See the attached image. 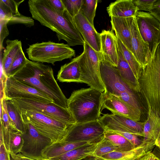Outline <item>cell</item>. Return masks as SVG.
Listing matches in <instances>:
<instances>
[{
	"label": "cell",
	"mask_w": 160,
	"mask_h": 160,
	"mask_svg": "<svg viewBox=\"0 0 160 160\" xmlns=\"http://www.w3.org/2000/svg\"><path fill=\"white\" fill-rule=\"evenodd\" d=\"M28 4L32 18L56 32L59 41H65L70 47L83 45L85 41L66 9L59 13L48 0H29Z\"/></svg>",
	"instance_id": "obj_1"
},
{
	"label": "cell",
	"mask_w": 160,
	"mask_h": 160,
	"mask_svg": "<svg viewBox=\"0 0 160 160\" xmlns=\"http://www.w3.org/2000/svg\"><path fill=\"white\" fill-rule=\"evenodd\" d=\"M13 77L44 93L56 105L68 108V99L55 79L53 69L50 66L29 60Z\"/></svg>",
	"instance_id": "obj_2"
},
{
	"label": "cell",
	"mask_w": 160,
	"mask_h": 160,
	"mask_svg": "<svg viewBox=\"0 0 160 160\" xmlns=\"http://www.w3.org/2000/svg\"><path fill=\"white\" fill-rule=\"evenodd\" d=\"M140 94L148 108L160 117V43L155 45L138 79Z\"/></svg>",
	"instance_id": "obj_3"
},
{
	"label": "cell",
	"mask_w": 160,
	"mask_h": 160,
	"mask_svg": "<svg viewBox=\"0 0 160 160\" xmlns=\"http://www.w3.org/2000/svg\"><path fill=\"white\" fill-rule=\"evenodd\" d=\"M103 92L90 87L73 91L68 99V108L76 123L98 120L100 117Z\"/></svg>",
	"instance_id": "obj_4"
},
{
	"label": "cell",
	"mask_w": 160,
	"mask_h": 160,
	"mask_svg": "<svg viewBox=\"0 0 160 160\" xmlns=\"http://www.w3.org/2000/svg\"><path fill=\"white\" fill-rule=\"evenodd\" d=\"M19 110L24 123L31 124L39 133L50 139L52 143L63 140L73 125L37 112L23 109Z\"/></svg>",
	"instance_id": "obj_5"
},
{
	"label": "cell",
	"mask_w": 160,
	"mask_h": 160,
	"mask_svg": "<svg viewBox=\"0 0 160 160\" xmlns=\"http://www.w3.org/2000/svg\"><path fill=\"white\" fill-rule=\"evenodd\" d=\"M83 50L78 61L81 76L80 83L102 92L105 88L100 73V63L103 60L101 52L95 51L85 42Z\"/></svg>",
	"instance_id": "obj_6"
},
{
	"label": "cell",
	"mask_w": 160,
	"mask_h": 160,
	"mask_svg": "<svg viewBox=\"0 0 160 160\" xmlns=\"http://www.w3.org/2000/svg\"><path fill=\"white\" fill-rule=\"evenodd\" d=\"M26 51L30 61L52 65L75 56V50L67 44L50 41L30 45Z\"/></svg>",
	"instance_id": "obj_7"
},
{
	"label": "cell",
	"mask_w": 160,
	"mask_h": 160,
	"mask_svg": "<svg viewBox=\"0 0 160 160\" xmlns=\"http://www.w3.org/2000/svg\"><path fill=\"white\" fill-rule=\"evenodd\" d=\"M11 100L19 110L23 109L32 110L64 122L72 124L76 123L68 108L60 106L53 102H47L24 99Z\"/></svg>",
	"instance_id": "obj_8"
},
{
	"label": "cell",
	"mask_w": 160,
	"mask_h": 160,
	"mask_svg": "<svg viewBox=\"0 0 160 160\" xmlns=\"http://www.w3.org/2000/svg\"><path fill=\"white\" fill-rule=\"evenodd\" d=\"M105 130L98 120L74 124L63 140L98 143L104 137Z\"/></svg>",
	"instance_id": "obj_9"
},
{
	"label": "cell",
	"mask_w": 160,
	"mask_h": 160,
	"mask_svg": "<svg viewBox=\"0 0 160 160\" xmlns=\"http://www.w3.org/2000/svg\"><path fill=\"white\" fill-rule=\"evenodd\" d=\"M24 124L25 130L22 133L24 143L20 153L35 160H44L42 152L52 142L49 138L39 133L31 124Z\"/></svg>",
	"instance_id": "obj_10"
},
{
	"label": "cell",
	"mask_w": 160,
	"mask_h": 160,
	"mask_svg": "<svg viewBox=\"0 0 160 160\" xmlns=\"http://www.w3.org/2000/svg\"><path fill=\"white\" fill-rule=\"evenodd\" d=\"M4 93V98L6 99H24L47 102H53L52 100L44 93L17 80L13 77H7Z\"/></svg>",
	"instance_id": "obj_11"
},
{
	"label": "cell",
	"mask_w": 160,
	"mask_h": 160,
	"mask_svg": "<svg viewBox=\"0 0 160 160\" xmlns=\"http://www.w3.org/2000/svg\"><path fill=\"white\" fill-rule=\"evenodd\" d=\"M139 32L149 45L151 52L158 42L160 36V22L149 12L138 11L135 17Z\"/></svg>",
	"instance_id": "obj_12"
},
{
	"label": "cell",
	"mask_w": 160,
	"mask_h": 160,
	"mask_svg": "<svg viewBox=\"0 0 160 160\" xmlns=\"http://www.w3.org/2000/svg\"><path fill=\"white\" fill-rule=\"evenodd\" d=\"M132 52L142 68L148 64L151 56L149 45L143 39L139 32L135 17L130 18Z\"/></svg>",
	"instance_id": "obj_13"
},
{
	"label": "cell",
	"mask_w": 160,
	"mask_h": 160,
	"mask_svg": "<svg viewBox=\"0 0 160 160\" xmlns=\"http://www.w3.org/2000/svg\"><path fill=\"white\" fill-rule=\"evenodd\" d=\"M105 108L110 111L112 114L122 115L138 121L140 120L142 114L116 96L103 92L101 111Z\"/></svg>",
	"instance_id": "obj_14"
},
{
	"label": "cell",
	"mask_w": 160,
	"mask_h": 160,
	"mask_svg": "<svg viewBox=\"0 0 160 160\" xmlns=\"http://www.w3.org/2000/svg\"><path fill=\"white\" fill-rule=\"evenodd\" d=\"M101 52L103 60L116 67L118 63L117 39L113 31L103 30L100 33Z\"/></svg>",
	"instance_id": "obj_15"
},
{
	"label": "cell",
	"mask_w": 160,
	"mask_h": 160,
	"mask_svg": "<svg viewBox=\"0 0 160 160\" xmlns=\"http://www.w3.org/2000/svg\"><path fill=\"white\" fill-rule=\"evenodd\" d=\"M73 19L85 42L95 51L101 52L100 33L97 31L80 12Z\"/></svg>",
	"instance_id": "obj_16"
},
{
	"label": "cell",
	"mask_w": 160,
	"mask_h": 160,
	"mask_svg": "<svg viewBox=\"0 0 160 160\" xmlns=\"http://www.w3.org/2000/svg\"><path fill=\"white\" fill-rule=\"evenodd\" d=\"M156 146L155 142H144L133 149L127 151H113L97 158L100 160H139L152 152Z\"/></svg>",
	"instance_id": "obj_17"
},
{
	"label": "cell",
	"mask_w": 160,
	"mask_h": 160,
	"mask_svg": "<svg viewBox=\"0 0 160 160\" xmlns=\"http://www.w3.org/2000/svg\"><path fill=\"white\" fill-rule=\"evenodd\" d=\"M24 141L22 133L12 125L5 128L0 125V145L3 144L10 154L20 152Z\"/></svg>",
	"instance_id": "obj_18"
},
{
	"label": "cell",
	"mask_w": 160,
	"mask_h": 160,
	"mask_svg": "<svg viewBox=\"0 0 160 160\" xmlns=\"http://www.w3.org/2000/svg\"><path fill=\"white\" fill-rule=\"evenodd\" d=\"M111 23L112 30L124 45L132 52L130 18L112 16Z\"/></svg>",
	"instance_id": "obj_19"
},
{
	"label": "cell",
	"mask_w": 160,
	"mask_h": 160,
	"mask_svg": "<svg viewBox=\"0 0 160 160\" xmlns=\"http://www.w3.org/2000/svg\"><path fill=\"white\" fill-rule=\"evenodd\" d=\"M107 12L110 17H135L138 11L132 0H118L111 3L107 7Z\"/></svg>",
	"instance_id": "obj_20"
},
{
	"label": "cell",
	"mask_w": 160,
	"mask_h": 160,
	"mask_svg": "<svg viewBox=\"0 0 160 160\" xmlns=\"http://www.w3.org/2000/svg\"><path fill=\"white\" fill-rule=\"evenodd\" d=\"M90 143L88 142H70L63 140L52 143L42 152L44 160L54 158L72 149Z\"/></svg>",
	"instance_id": "obj_21"
},
{
	"label": "cell",
	"mask_w": 160,
	"mask_h": 160,
	"mask_svg": "<svg viewBox=\"0 0 160 160\" xmlns=\"http://www.w3.org/2000/svg\"><path fill=\"white\" fill-rule=\"evenodd\" d=\"M79 58V56H77L61 67L57 75L59 82H80L81 74L78 63Z\"/></svg>",
	"instance_id": "obj_22"
},
{
	"label": "cell",
	"mask_w": 160,
	"mask_h": 160,
	"mask_svg": "<svg viewBox=\"0 0 160 160\" xmlns=\"http://www.w3.org/2000/svg\"><path fill=\"white\" fill-rule=\"evenodd\" d=\"M118 63L116 67L119 74L129 87L138 94L140 92L138 81L136 78L130 66L118 49Z\"/></svg>",
	"instance_id": "obj_23"
},
{
	"label": "cell",
	"mask_w": 160,
	"mask_h": 160,
	"mask_svg": "<svg viewBox=\"0 0 160 160\" xmlns=\"http://www.w3.org/2000/svg\"><path fill=\"white\" fill-rule=\"evenodd\" d=\"M98 143H89L47 160H83L94 157V152Z\"/></svg>",
	"instance_id": "obj_24"
},
{
	"label": "cell",
	"mask_w": 160,
	"mask_h": 160,
	"mask_svg": "<svg viewBox=\"0 0 160 160\" xmlns=\"http://www.w3.org/2000/svg\"><path fill=\"white\" fill-rule=\"evenodd\" d=\"M6 47L3 53L1 61L2 67L5 75L8 77L12 64L21 48L22 44L18 39H7L5 41Z\"/></svg>",
	"instance_id": "obj_25"
},
{
	"label": "cell",
	"mask_w": 160,
	"mask_h": 160,
	"mask_svg": "<svg viewBox=\"0 0 160 160\" xmlns=\"http://www.w3.org/2000/svg\"><path fill=\"white\" fill-rule=\"evenodd\" d=\"M148 113L147 119L144 122L143 141L155 142L160 132V117L152 112Z\"/></svg>",
	"instance_id": "obj_26"
},
{
	"label": "cell",
	"mask_w": 160,
	"mask_h": 160,
	"mask_svg": "<svg viewBox=\"0 0 160 160\" xmlns=\"http://www.w3.org/2000/svg\"><path fill=\"white\" fill-rule=\"evenodd\" d=\"M116 121L120 123L129 133L139 137H143L144 122L134 120L124 116L111 114Z\"/></svg>",
	"instance_id": "obj_27"
},
{
	"label": "cell",
	"mask_w": 160,
	"mask_h": 160,
	"mask_svg": "<svg viewBox=\"0 0 160 160\" xmlns=\"http://www.w3.org/2000/svg\"><path fill=\"white\" fill-rule=\"evenodd\" d=\"M105 130L104 138L110 141L116 147V151H128L136 147L120 134L111 130Z\"/></svg>",
	"instance_id": "obj_28"
},
{
	"label": "cell",
	"mask_w": 160,
	"mask_h": 160,
	"mask_svg": "<svg viewBox=\"0 0 160 160\" xmlns=\"http://www.w3.org/2000/svg\"><path fill=\"white\" fill-rule=\"evenodd\" d=\"M116 37L117 39L118 50L123 55L125 59L130 66L136 78L138 80L142 71V68L132 53L127 49L116 36Z\"/></svg>",
	"instance_id": "obj_29"
},
{
	"label": "cell",
	"mask_w": 160,
	"mask_h": 160,
	"mask_svg": "<svg viewBox=\"0 0 160 160\" xmlns=\"http://www.w3.org/2000/svg\"><path fill=\"white\" fill-rule=\"evenodd\" d=\"M5 100L11 125L23 133L25 130V124L22 119L20 111L12 100Z\"/></svg>",
	"instance_id": "obj_30"
},
{
	"label": "cell",
	"mask_w": 160,
	"mask_h": 160,
	"mask_svg": "<svg viewBox=\"0 0 160 160\" xmlns=\"http://www.w3.org/2000/svg\"><path fill=\"white\" fill-rule=\"evenodd\" d=\"M98 0H82L80 12L93 26Z\"/></svg>",
	"instance_id": "obj_31"
},
{
	"label": "cell",
	"mask_w": 160,
	"mask_h": 160,
	"mask_svg": "<svg viewBox=\"0 0 160 160\" xmlns=\"http://www.w3.org/2000/svg\"><path fill=\"white\" fill-rule=\"evenodd\" d=\"M22 50L20 48L10 68L8 77H13L22 69L29 62Z\"/></svg>",
	"instance_id": "obj_32"
},
{
	"label": "cell",
	"mask_w": 160,
	"mask_h": 160,
	"mask_svg": "<svg viewBox=\"0 0 160 160\" xmlns=\"http://www.w3.org/2000/svg\"><path fill=\"white\" fill-rule=\"evenodd\" d=\"M112 130L114 132L122 135L133 145L137 147L139 146L143 142V139H140L137 135L128 132L119 123L113 126Z\"/></svg>",
	"instance_id": "obj_33"
},
{
	"label": "cell",
	"mask_w": 160,
	"mask_h": 160,
	"mask_svg": "<svg viewBox=\"0 0 160 160\" xmlns=\"http://www.w3.org/2000/svg\"><path fill=\"white\" fill-rule=\"evenodd\" d=\"M116 151V147L110 141L104 137L98 144L94 152V156L98 158L103 155Z\"/></svg>",
	"instance_id": "obj_34"
},
{
	"label": "cell",
	"mask_w": 160,
	"mask_h": 160,
	"mask_svg": "<svg viewBox=\"0 0 160 160\" xmlns=\"http://www.w3.org/2000/svg\"><path fill=\"white\" fill-rule=\"evenodd\" d=\"M66 10L73 18L80 12L82 0H62Z\"/></svg>",
	"instance_id": "obj_35"
},
{
	"label": "cell",
	"mask_w": 160,
	"mask_h": 160,
	"mask_svg": "<svg viewBox=\"0 0 160 160\" xmlns=\"http://www.w3.org/2000/svg\"><path fill=\"white\" fill-rule=\"evenodd\" d=\"M22 24L27 27H31L34 25L32 18L21 14L19 15L12 16L9 20L8 24Z\"/></svg>",
	"instance_id": "obj_36"
},
{
	"label": "cell",
	"mask_w": 160,
	"mask_h": 160,
	"mask_svg": "<svg viewBox=\"0 0 160 160\" xmlns=\"http://www.w3.org/2000/svg\"><path fill=\"white\" fill-rule=\"evenodd\" d=\"M156 0H132L139 11L149 12Z\"/></svg>",
	"instance_id": "obj_37"
},
{
	"label": "cell",
	"mask_w": 160,
	"mask_h": 160,
	"mask_svg": "<svg viewBox=\"0 0 160 160\" xmlns=\"http://www.w3.org/2000/svg\"><path fill=\"white\" fill-rule=\"evenodd\" d=\"M3 3L10 11L13 16L20 15L18 10L20 4L24 1L22 0H1Z\"/></svg>",
	"instance_id": "obj_38"
},
{
	"label": "cell",
	"mask_w": 160,
	"mask_h": 160,
	"mask_svg": "<svg viewBox=\"0 0 160 160\" xmlns=\"http://www.w3.org/2000/svg\"><path fill=\"white\" fill-rule=\"evenodd\" d=\"M8 21L0 20V51L3 48V43L4 40L9 35V32L7 28Z\"/></svg>",
	"instance_id": "obj_39"
},
{
	"label": "cell",
	"mask_w": 160,
	"mask_h": 160,
	"mask_svg": "<svg viewBox=\"0 0 160 160\" xmlns=\"http://www.w3.org/2000/svg\"><path fill=\"white\" fill-rule=\"evenodd\" d=\"M49 2L59 13L63 14L66 10L62 0H48Z\"/></svg>",
	"instance_id": "obj_40"
},
{
	"label": "cell",
	"mask_w": 160,
	"mask_h": 160,
	"mask_svg": "<svg viewBox=\"0 0 160 160\" xmlns=\"http://www.w3.org/2000/svg\"><path fill=\"white\" fill-rule=\"evenodd\" d=\"M149 12L160 22V0H156Z\"/></svg>",
	"instance_id": "obj_41"
},
{
	"label": "cell",
	"mask_w": 160,
	"mask_h": 160,
	"mask_svg": "<svg viewBox=\"0 0 160 160\" xmlns=\"http://www.w3.org/2000/svg\"><path fill=\"white\" fill-rule=\"evenodd\" d=\"M0 160H11L10 153L6 150L3 143L0 145Z\"/></svg>",
	"instance_id": "obj_42"
},
{
	"label": "cell",
	"mask_w": 160,
	"mask_h": 160,
	"mask_svg": "<svg viewBox=\"0 0 160 160\" xmlns=\"http://www.w3.org/2000/svg\"><path fill=\"white\" fill-rule=\"evenodd\" d=\"M10 154L11 157L13 160H35L26 157L20 152L17 154Z\"/></svg>",
	"instance_id": "obj_43"
},
{
	"label": "cell",
	"mask_w": 160,
	"mask_h": 160,
	"mask_svg": "<svg viewBox=\"0 0 160 160\" xmlns=\"http://www.w3.org/2000/svg\"><path fill=\"white\" fill-rule=\"evenodd\" d=\"M155 156L151 152L141 158L139 160H154Z\"/></svg>",
	"instance_id": "obj_44"
},
{
	"label": "cell",
	"mask_w": 160,
	"mask_h": 160,
	"mask_svg": "<svg viewBox=\"0 0 160 160\" xmlns=\"http://www.w3.org/2000/svg\"><path fill=\"white\" fill-rule=\"evenodd\" d=\"M152 152L155 156L160 160V148L156 146L153 148Z\"/></svg>",
	"instance_id": "obj_45"
},
{
	"label": "cell",
	"mask_w": 160,
	"mask_h": 160,
	"mask_svg": "<svg viewBox=\"0 0 160 160\" xmlns=\"http://www.w3.org/2000/svg\"><path fill=\"white\" fill-rule=\"evenodd\" d=\"M155 144L156 146L160 148V132L155 140Z\"/></svg>",
	"instance_id": "obj_46"
},
{
	"label": "cell",
	"mask_w": 160,
	"mask_h": 160,
	"mask_svg": "<svg viewBox=\"0 0 160 160\" xmlns=\"http://www.w3.org/2000/svg\"><path fill=\"white\" fill-rule=\"evenodd\" d=\"M83 160H100L95 157H91L83 159Z\"/></svg>",
	"instance_id": "obj_47"
},
{
	"label": "cell",
	"mask_w": 160,
	"mask_h": 160,
	"mask_svg": "<svg viewBox=\"0 0 160 160\" xmlns=\"http://www.w3.org/2000/svg\"><path fill=\"white\" fill-rule=\"evenodd\" d=\"M154 160H160L158 158L156 157H155Z\"/></svg>",
	"instance_id": "obj_48"
},
{
	"label": "cell",
	"mask_w": 160,
	"mask_h": 160,
	"mask_svg": "<svg viewBox=\"0 0 160 160\" xmlns=\"http://www.w3.org/2000/svg\"><path fill=\"white\" fill-rule=\"evenodd\" d=\"M11 160H13L12 158L11 157Z\"/></svg>",
	"instance_id": "obj_49"
}]
</instances>
